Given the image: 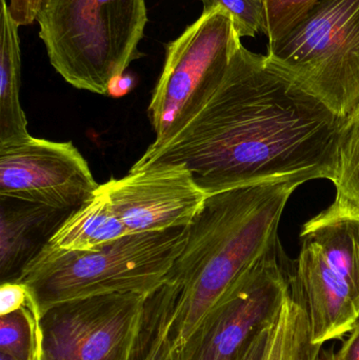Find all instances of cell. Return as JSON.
Returning a JSON list of instances; mask_svg holds the SVG:
<instances>
[{"label": "cell", "instance_id": "6da1fadb", "mask_svg": "<svg viewBox=\"0 0 359 360\" xmlns=\"http://www.w3.org/2000/svg\"><path fill=\"white\" fill-rule=\"evenodd\" d=\"M345 118L240 44L202 109L130 171L183 165L208 195L263 182L334 181Z\"/></svg>", "mask_w": 359, "mask_h": 360}, {"label": "cell", "instance_id": "7a4b0ae2", "mask_svg": "<svg viewBox=\"0 0 359 360\" xmlns=\"http://www.w3.org/2000/svg\"><path fill=\"white\" fill-rule=\"evenodd\" d=\"M306 180L209 195L162 285L147 294L131 360H171L207 313L278 237L291 195Z\"/></svg>", "mask_w": 359, "mask_h": 360}, {"label": "cell", "instance_id": "3957f363", "mask_svg": "<svg viewBox=\"0 0 359 360\" xmlns=\"http://www.w3.org/2000/svg\"><path fill=\"white\" fill-rule=\"evenodd\" d=\"M51 65L78 90L107 95L141 53L145 0H42L36 18Z\"/></svg>", "mask_w": 359, "mask_h": 360}, {"label": "cell", "instance_id": "277c9868", "mask_svg": "<svg viewBox=\"0 0 359 360\" xmlns=\"http://www.w3.org/2000/svg\"><path fill=\"white\" fill-rule=\"evenodd\" d=\"M188 228L132 233L95 251L42 250L23 273L35 316L65 300L110 293L147 295L185 247Z\"/></svg>", "mask_w": 359, "mask_h": 360}, {"label": "cell", "instance_id": "5b68a950", "mask_svg": "<svg viewBox=\"0 0 359 360\" xmlns=\"http://www.w3.org/2000/svg\"><path fill=\"white\" fill-rule=\"evenodd\" d=\"M266 57L339 117H349L359 105V0H320Z\"/></svg>", "mask_w": 359, "mask_h": 360}, {"label": "cell", "instance_id": "8992f818", "mask_svg": "<svg viewBox=\"0 0 359 360\" xmlns=\"http://www.w3.org/2000/svg\"><path fill=\"white\" fill-rule=\"evenodd\" d=\"M221 8L202 12L166 46L164 68L148 108L155 133L152 147L177 134L202 109L225 77L242 41Z\"/></svg>", "mask_w": 359, "mask_h": 360}, {"label": "cell", "instance_id": "52a82bcc", "mask_svg": "<svg viewBox=\"0 0 359 360\" xmlns=\"http://www.w3.org/2000/svg\"><path fill=\"white\" fill-rule=\"evenodd\" d=\"M291 264L276 237L207 313L176 360H234L269 325L290 292Z\"/></svg>", "mask_w": 359, "mask_h": 360}, {"label": "cell", "instance_id": "ba28073f", "mask_svg": "<svg viewBox=\"0 0 359 360\" xmlns=\"http://www.w3.org/2000/svg\"><path fill=\"white\" fill-rule=\"evenodd\" d=\"M145 297L110 293L48 307L36 316V360L132 359Z\"/></svg>", "mask_w": 359, "mask_h": 360}, {"label": "cell", "instance_id": "9c48e42d", "mask_svg": "<svg viewBox=\"0 0 359 360\" xmlns=\"http://www.w3.org/2000/svg\"><path fill=\"white\" fill-rule=\"evenodd\" d=\"M98 186L72 141L30 136L0 147V196L73 212Z\"/></svg>", "mask_w": 359, "mask_h": 360}, {"label": "cell", "instance_id": "30bf717a", "mask_svg": "<svg viewBox=\"0 0 359 360\" xmlns=\"http://www.w3.org/2000/svg\"><path fill=\"white\" fill-rule=\"evenodd\" d=\"M100 186L130 234L188 228L209 196L183 165L130 171Z\"/></svg>", "mask_w": 359, "mask_h": 360}, {"label": "cell", "instance_id": "8fae6325", "mask_svg": "<svg viewBox=\"0 0 359 360\" xmlns=\"http://www.w3.org/2000/svg\"><path fill=\"white\" fill-rule=\"evenodd\" d=\"M290 283L303 298L314 346L341 340L359 321V306L347 283L309 241L301 240L299 257L291 264Z\"/></svg>", "mask_w": 359, "mask_h": 360}, {"label": "cell", "instance_id": "7c38bea8", "mask_svg": "<svg viewBox=\"0 0 359 360\" xmlns=\"http://www.w3.org/2000/svg\"><path fill=\"white\" fill-rule=\"evenodd\" d=\"M72 212L0 196V281H19Z\"/></svg>", "mask_w": 359, "mask_h": 360}, {"label": "cell", "instance_id": "4fadbf2b", "mask_svg": "<svg viewBox=\"0 0 359 360\" xmlns=\"http://www.w3.org/2000/svg\"><path fill=\"white\" fill-rule=\"evenodd\" d=\"M301 240L315 245L347 283L359 306V207L345 197L303 224Z\"/></svg>", "mask_w": 359, "mask_h": 360}, {"label": "cell", "instance_id": "5bb4252c", "mask_svg": "<svg viewBox=\"0 0 359 360\" xmlns=\"http://www.w3.org/2000/svg\"><path fill=\"white\" fill-rule=\"evenodd\" d=\"M130 234L99 184L93 196L74 210L44 250L95 251Z\"/></svg>", "mask_w": 359, "mask_h": 360}, {"label": "cell", "instance_id": "9a60e30c", "mask_svg": "<svg viewBox=\"0 0 359 360\" xmlns=\"http://www.w3.org/2000/svg\"><path fill=\"white\" fill-rule=\"evenodd\" d=\"M0 30V147L29 139L27 120L21 107V53L19 25L1 0Z\"/></svg>", "mask_w": 359, "mask_h": 360}, {"label": "cell", "instance_id": "2e32d148", "mask_svg": "<svg viewBox=\"0 0 359 360\" xmlns=\"http://www.w3.org/2000/svg\"><path fill=\"white\" fill-rule=\"evenodd\" d=\"M337 150V177L333 181L337 195L359 207V105L345 118Z\"/></svg>", "mask_w": 359, "mask_h": 360}, {"label": "cell", "instance_id": "e0dca14e", "mask_svg": "<svg viewBox=\"0 0 359 360\" xmlns=\"http://www.w3.org/2000/svg\"><path fill=\"white\" fill-rule=\"evenodd\" d=\"M0 353L17 360H36L37 319L31 309L0 316Z\"/></svg>", "mask_w": 359, "mask_h": 360}, {"label": "cell", "instance_id": "ac0fdd59", "mask_svg": "<svg viewBox=\"0 0 359 360\" xmlns=\"http://www.w3.org/2000/svg\"><path fill=\"white\" fill-rule=\"evenodd\" d=\"M320 0H263L268 48L286 37Z\"/></svg>", "mask_w": 359, "mask_h": 360}, {"label": "cell", "instance_id": "d6986e66", "mask_svg": "<svg viewBox=\"0 0 359 360\" xmlns=\"http://www.w3.org/2000/svg\"><path fill=\"white\" fill-rule=\"evenodd\" d=\"M204 11L221 8L233 21L235 31L242 37H255L265 32V8L263 0H202Z\"/></svg>", "mask_w": 359, "mask_h": 360}, {"label": "cell", "instance_id": "ffe728a7", "mask_svg": "<svg viewBox=\"0 0 359 360\" xmlns=\"http://www.w3.org/2000/svg\"><path fill=\"white\" fill-rule=\"evenodd\" d=\"M290 319H289L288 360H313L320 347L310 340V327L303 298L290 288Z\"/></svg>", "mask_w": 359, "mask_h": 360}, {"label": "cell", "instance_id": "44dd1931", "mask_svg": "<svg viewBox=\"0 0 359 360\" xmlns=\"http://www.w3.org/2000/svg\"><path fill=\"white\" fill-rule=\"evenodd\" d=\"M290 292L287 295L274 323L273 336L266 360H288Z\"/></svg>", "mask_w": 359, "mask_h": 360}, {"label": "cell", "instance_id": "7402d4cb", "mask_svg": "<svg viewBox=\"0 0 359 360\" xmlns=\"http://www.w3.org/2000/svg\"><path fill=\"white\" fill-rule=\"evenodd\" d=\"M31 309L32 302L27 288L20 281H6L0 285V316L19 309Z\"/></svg>", "mask_w": 359, "mask_h": 360}, {"label": "cell", "instance_id": "603a6c76", "mask_svg": "<svg viewBox=\"0 0 359 360\" xmlns=\"http://www.w3.org/2000/svg\"><path fill=\"white\" fill-rule=\"evenodd\" d=\"M275 319L269 325L256 332L242 347V350L234 360H266L270 345H271L272 336H273Z\"/></svg>", "mask_w": 359, "mask_h": 360}, {"label": "cell", "instance_id": "cb8c5ba5", "mask_svg": "<svg viewBox=\"0 0 359 360\" xmlns=\"http://www.w3.org/2000/svg\"><path fill=\"white\" fill-rule=\"evenodd\" d=\"M42 0H8V11L19 27L30 25L37 18Z\"/></svg>", "mask_w": 359, "mask_h": 360}, {"label": "cell", "instance_id": "d4e9b609", "mask_svg": "<svg viewBox=\"0 0 359 360\" xmlns=\"http://www.w3.org/2000/svg\"><path fill=\"white\" fill-rule=\"evenodd\" d=\"M335 360H359V321L350 332L341 350L335 353Z\"/></svg>", "mask_w": 359, "mask_h": 360}, {"label": "cell", "instance_id": "484cf974", "mask_svg": "<svg viewBox=\"0 0 359 360\" xmlns=\"http://www.w3.org/2000/svg\"><path fill=\"white\" fill-rule=\"evenodd\" d=\"M133 86V80L131 78L126 77L124 75L118 77L117 79L112 82L111 86L109 89L107 95L113 97H122L124 95L128 94Z\"/></svg>", "mask_w": 359, "mask_h": 360}, {"label": "cell", "instance_id": "4316f807", "mask_svg": "<svg viewBox=\"0 0 359 360\" xmlns=\"http://www.w3.org/2000/svg\"><path fill=\"white\" fill-rule=\"evenodd\" d=\"M313 360H335V352L333 349H326L324 346L320 347L314 355Z\"/></svg>", "mask_w": 359, "mask_h": 360}, {"label": "cell", "instance_id": "83f0119b", "mask_svg": "<svg viewBox=\"0 0 359 360\" xmlns=\"http://www.w3.org/2000/svg\"><path fill=\"white\" fill-rule=\"evenodd\" d=\"M0 360H17L13 359V357L8 356V355L4 354V353H0Z\"/></svg>", "mask_w": 359, "mask_h": 360}, {"label": "cell", "instance_id": "f1b7e54d", "mask_svg": "<svg viewBox=\"0 0 359 360\" xmlns=\"http://www.w3.org/2000/svg\"><path fill=\"white\" fill-rule=\"evenodd\" d=\"M171 360H176V359H171Z\"/></svg>", "mask_w": 359, "mask_h": 360}]
</instances>
